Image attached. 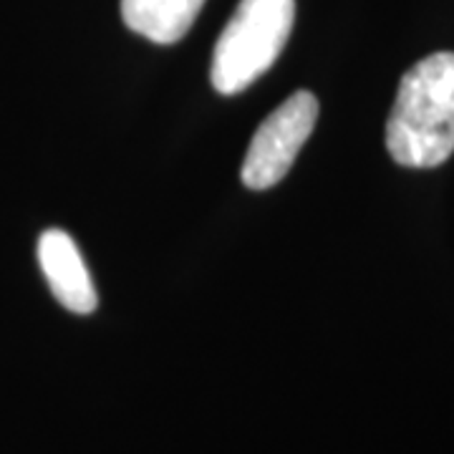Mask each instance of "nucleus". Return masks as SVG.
Returning a JSON list of instances; mask_svg holds the SVG:
<instances>
[{
    "instance_id": "5",
    "label": "nucleus",
    "mask_w": 454,
    "mask_h": 454,
    "mask_svg": "<svg viewBox=\"0 0 454 454\" xmlns=\"http://www.w3.org/2000/svg\"><path fill=\"white\" fill-rule=\"evenodd\" d=\"M205 0H121L127 28L154 43H177L192 28Z\"/></svg>"
},
{
    "instance_id": "2",
    "label": "nucleus",
    "mask_w": 454,
    "mask_h": 454,
    "mask_svg": "<svg viewBox=\"0 0 454 454\" xmlns=\"http://www.w3.org/2000/svg\"><path fill=\"white\" fill-rule=\"evenodd\" d=\"M295 20V0H240L212 53V86L235 97L255 83L286 49Z\"/></svg>"
},
{
    "instance_id": "4",
    "label": "nucleus",
    "mask_w": 454,
    "mask_h": 454,
    "mask_svg": "<svg viewBox=\"0 0 454 454\" xmlns=\"http://www.w3.org/2000/svg\"><path fill=\"white\" fill-rule=\"evenodd\" d=\"M38 262L49 280L56 301L71 313H94L97 310V288L89 276V268L71 235L64 230H46L38 238Z\"/></svg>"
},
{
    "instance_id": "1",
    "label": "nucleus",
    "mask_w": 454,
    "mask_h": 454,
    "mask_svg": "<svg viewBox=\"0 0 454 454\" xmlns=\"http://www.w3.org/2000/svg\"><path fill=\"white\" fill-rule=\"evenodd\" d=\"M391 160L432 169L454 154V53L439 51L414 64L399 83L387 121Z\"/></svg>"
},
{
    "instance_id": "3",
    "label": "nucleus",
    "mask_w": 454,
    "mask_h": 454,
    "mask_svg": "<svg viewBox=\"0 0 454 454\" xmlns=\"http://www.w3.org/2000/svg\"><path fill=\"white\" fill-rule=\"evenodd\" d=\"M318 121V98L295 91L255 131L245 154L240 177L250 190H268L288 175L301 146Z\"/></svg>"
}]
</instances>
